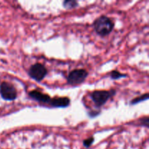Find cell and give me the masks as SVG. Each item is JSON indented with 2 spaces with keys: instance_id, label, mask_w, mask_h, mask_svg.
I'll return each mask as SVG.
<instances>
[{
  "instance_id": "2",
  "label": "cell",
  "mask_w": 149,
  "mask_h": 149,
  "mask_svg": "<svg viewBox=\"0 0 149 149\" xmlns=\"http://www.w3.org/2000/svg\"><path fill=\"white\" fill-rule=\"evenodd\" d=\"M115 95L114 90H97L92 93L91 98L97 107H101L106 103V102Z\"/></svg>"
},
{
  "instance_id": "4",
  "label": "cell",
  "mask_w": 149,
  "mask_h": 149,
  "mask_svg": "<svg viewBox=\"0 0 149 149\" xmlns=\"http://www.w3.org/2000/svg\"><path fill=\"white\" fill-rule=\"evenodd\" d=\"M28 73L31 78L36 80V81H41L47 74V70L45 65L37 63L30 67Z\"/></svg>"
},
{
  "instance_id": "10",
  "label": "cell",
  "mask_w": 149,
  "mask_h": 149,
  "mask_svg": "<svg viewBox=\"0 0 149 149\" xmlns=\"http://www.w3.org/2000/svg\"><path fill=\"white\" fill-rule=\"evenodd\" d=\"M110 77H111V79H119L120 78H123V77H126L127 76L125 74H121L120 72L117 71H113L111 73Z\"/></svg>"
},
{
  "instance_id": "3",
  "label": "cell",
  "mask_w": 149,
  "mask_h": 149,
  "mask_svg": "<svg viewBox=\"0 0 149 149\" xmlns=\"http://www.w3.org/2000/svg\"><path fill=\"white\" fill-rule=\"evenodd\" d=\"M88 72L84 69H75L71 71L67 77V82L71 85L81 84L85 81Z\"/></svg>"
},
{
  "instance_id": "6",
  "label": "cell",
  "mask_w": 149,
  "mask_h": 149,
  "mask_svg": "<svg viewBox=\"0 0 149 149\" xmlns=\"http://www.w3.org/2000/svg\"><path fill=\"white\" fill-rule=\"evenodd\" d=\"M29 95L33 100L42 103H48V104H49L51 100H52V98L48 95L43 94L42 93L37 91V90L31 91L29 93Z\"/></svg>"
},
{
  "instance_id": "1",
  "label": "cell",
  "mask_w": 149,
  "mask_h": 149,
  "mask_svg": "<svg viewBox=\"0 0 149 149\" xmlns=\"http://www.w3.org/2000/svg\"><path fill=\"white\" fill-rule=\"evenodd\" d=\"M93 26L95 31L97 34L102 36H106L113 31L114 24L109 17L102 15L95 20Z\"/></svg>"
},
{
  "instance_id": "11",
  "label": "cell",
  "mask_w": 149,
  "mask_h": 149,
  "mask_svg": "<svg viewBox=\"0 0 149 149\" xmlns=\"http://www.w3.org/2000/svg\"><path fill=\"white\" fill-rule=\"evenodd\" d=\"M93 142H94V138L92 137V138H88V139L84 141V142H83V145H84L85 147H87V148H89V147L93 143Z\"/></svg>"
},
{
  "instance_id": "9",
  "label": "cell",
  "mask_w": 149,
  "mask_h": 149,
  "mask_svg": "<svg viewBox=\"0 0 149 149\" xmlns=\"http://www.w3.org/2000/svg\"><path fill=\"white\" fill-rule=\"evenodd\" d=\"M148 98V93H146V94L141 95V97H136V98H135L133 100H132V101H131L130 103L132 105H135V104H136V103H140V102L147 100Z\"/></svg>"
},
{
  "instance_id": "5",
  "label": "cell",
  "mask_w": 149,
  "mask_h": 149,
  "mask_svg": "<svg viewBox=\"0 0 149 149\" xmlns=\"http://www.w3.org/2000/svg\"><path fill=\"white\" fill-rule=\"evenodd\" d=\"M0 93L3 99L6 100H14L17 98V90L10 83L4 81L0 85Z\"/></svg>"
},
{
  "instance_id": "7",
  "label": "cell",
  "mask_w": 149,
  "mask_h": 149,
  "mask_svg": "<svg viewBox=\"0 0 149 149\" xmlns=\"http://www.w3.org/2000/svg\"><path fill=\"white\" fill-rule=\"evenodd\" d=\"M71 100L68 97H56L51 100L49 105L55 108H65L69 106Z\"/></svg>"
},
{
  "instance_id": "8",
  "label": "cell",
  "mask_w": 149,
  "mask_h": 149,
  "mask_svg": "<svg viewBox=\"0 0 149 149\" xmlns=\"http://www.w3.org/2000/svg\"><path fill=\"white\" fill-rule=\"evenodd\" d=\"M78 5V2L74 0H67L63 2V6L65 9H72Z\"/></svg>"
}]
</instances>
